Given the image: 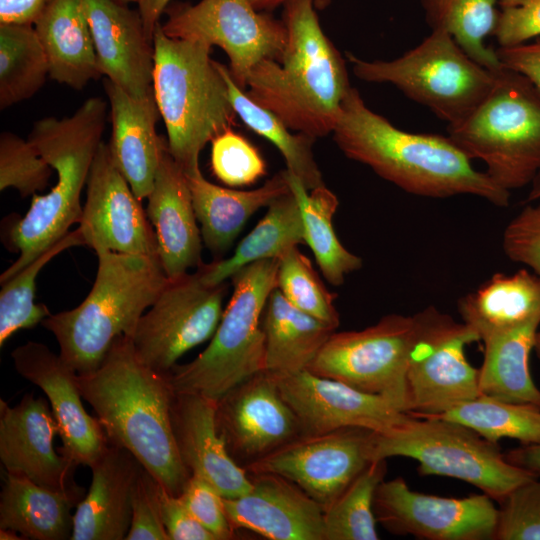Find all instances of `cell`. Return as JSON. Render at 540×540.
Returning <instances> with one entry per match:
<instances>
[{
  "label": "cell",
  "instance_id": "41",
  "mask_svg": "<svg viewBox=\"0 0 540 540\" xmlns=\"http://www.w3.org/2000/svg\"><path fill=\"white\" fill-rule=\"evenodd\" d=\"M386 460L370 462L324 511V540H377L374 497Z\"/></svg>",
  "mask_w": 540,
  "mask_h": 540
},
{
  "label": "cell",
  "instance_id": "51",
  "mask_svg": "<svg viewBox=\"0 0 540 540\" xmlns=\"http://www.w3.org/2000/svg\"><path fill=\"white\" fill-rule=\"evenodd\" d=\"M495 51L503 67L525 76L540 92V37Z\"/></svg>",
  "mask_w": 540,
  "mask_h": 540
},
{
  "label": "cell",
  "instance_id": "8",
  "mask_svg": "<svg viewBox=\"0 0 540 540\" xmlns=\"http://www.w3.org/2000/svg\"><path fill=\"white\" fill-rule=\"evenodd\" d=\"M278 260L251 263L232 275L233 292L206 349L165 374L174 392L218 400L253 375L265 371L262 314L277 287Z\"/></svg>",
  "mask_w": 540,
  "mask_h": 540
},
{
  "label": "cell",
  "instance_id": "43",
  "mask_svg": "<svg viewBox=\"0 0 540 540\" xmlns=\"http://www.w3.org/2000/svg\"><path fill=\"white\" fill-rule=\"evenodd\" d=\"M52 167L30 140L5 131L0 136V190L15 188L22 197L45 189Z\"/></svg>",
  "mask_w": 540,
  "mask_h": 540
},
{
  "label": "cell",
  "instance_id": "22",
  "mask_svg": "<svg viewBox=\"0 0 540 540\" xmlns=\"http://www.w3.org/2000/svg\"><path fill=\"white\" fill-rule=\"evenodd\" d=\"M249 476L248 493L223 497L234 530H250L271 540H324V511L301 488L272 473Z\"/></svg>",
  "mask_w": 540,
  "mask_h": 540
},
{
  "label": "cell",
  "instance_id": "50",
  "mask_svg": "<svg viewBox=\"0 0 540 540\" xmlns=\"http://www.w3.org/2000/svg\"><path fill=\"white\" fill-rule=\"evenodd\" d=\"M161 518L169 540H216L189 512L179 495L160 485Z\"/></svg>",
  "mask_w": 540,
  "mask_h": 540
},
{
  "label": "cell",
  "instance_id": "32",
  "mask_svg": "<svg viewBox=\"0 0 540 540\" xmlns=\"http://www.w3.org/2000/svg\"><path fill=\"white\" fill-rule=\"evenodd\" d=\"M265 371L275 376L307 370L336 328L294 307L276 287L262 314Z\"/></svg>",
  "mask_w": 540,
  "mask_h": 540
},
{
  "label": "cell",
  "instance_id": "47",
  "mask_svg": "<svg viewBox=\"0 0 540 540\" xmlns=\"http://www.w3.org/2000/svg\"><path fill=\"white\" fill-rule=\"evenodd\" d=\"M160 484L141 467L133 493L131 524L125 540H169L160 510Z\"/></svg>",
  "mask_w": 540,
  "mask_h": 540
},
{
  "label": "cell",
  "instance_id": "57",
  "mask_svg": "<svg viewBox=\"0 0 540 540\" xmlns=\"http://www.w3.org/2000/svg\"><path fill=\"white\" fill-rule=\"evenodd\" d=\"M534 350H535L536 355H537V357H538V359L540 361V329L538 330V332L536 334Z\"/></svg>",
  "mask_w": 540,
  "mask_h": 540
},
{
  "label": "cell",
  "instance_id": "21",
  "mask_svg": "<svg viewBox=\"0 0 540 540\" xmlns=\"http://www.w3.org/2000/svg\"><path fill=\"white\" fill-rule=\"evenodd\" d=\"M59 427L47 400L27 393L11 407L0 400V460L6 472L20 474L54 490L74 488L76 464L56 452Z\"/></svg>",
  "mask_w": 540,
  "mask_h": 540
},
{
  "label": "cell",
  "instance_id": "56",
  "mask_svg": "<svg viewBox=\"0 0 540 540\" xmlns=\"http://www.w3.org/2000/svg\"><path fill=\"white\" fill-rule=\"evenodd\" d=\"M540 199V173L534 178L530 184V190L527 195L526 201L533 202Z\"/></svg>",
  "mask_w": 540,
  "mask_h": 540
},
{
  "label": "cell",
  "instance_id": "14",
  "mask_svg": "<svg viewBox=\"0 0 540 540\" xmlns=\"http://www.w3.org/2000/svg\"><path fill=\"white\" fill-rule=\"evenodd\" d=\"M226 290L224 282L205 283L197 271L168 278L129 337L138 358L167 374L187 351L213 336L224 311Z\"/></svg>",
  "mask_w": 540,
  "mask_h": 540
},
{
  "label": "cell",
  "instance_id": "23",
  "mask_svg": "<svg viewBox=\"0 0 540 540\" xmlns=\"http://www.w3.org/2000/svg\"><path fill=\"white\" fill-rule=\"evenodd\" d=\"M101 75L134 96L152 88L154 43L139 12L115 0H83Z\"/></svg>",
  "mask_w": 540,
  "mask_h": 540
},
{
  "label": "cell",
  "instance_id": "39",
  "mask_svg": "<svg viewBox=\"0 0 540 540\" xmlns=\"http://www.w3.org/2000/svg\"><path fill=\"white\" fill-rule=\"evenodd\" d=\"M436 417L464 424L495 443L511 438L523 445L540 444V408L533 405L480 395Z\"/></svg>",
  "mask_w": 540,
  "mask_h": 540
},
{
  "label": "cell",
  "instance_id": "31",
  "mask_svg": "<svg viewBox=\"0 0 540 540\" xmlns=\"http://www.w3.org/2000/svg\"><path fill=\"white\" fill-rule=\"evenodd\" d=\"M462 322L484 338L540 320V277L527 269L494 274L458 301Z\"/></svg>",
  "mask_w": 540,
  "mask_h": 540
},
{
  "label": "cell",
  "instance_id": "7",
  "mask_svg": "<svg viewBox=\"0 0 540 540\" xmlns=\"http://www.w3.org/2000/svg\"><path fill=\"white\" fill-rule=\"evenodd\" d=\"M448 136L508 191L530 185L540 173V92L520 73L501 66L479 105Z\"/></svg>",
  "mask_w": 540,
  "mask_h": 540
},
{
  "label": "cell",
  "instance_id": "25",
  "mask_svg": "<svg viewBox=\"0 0 540 540\" xmlns=\"http://www.w3.org/2000/svg\"><path fill=\"white\" fill-rule=\"evenodd\" d=\"M146 215L154 229L158 257L166 276L176 278L199 267L202 236L197 226L192 196L183 169L164 147Z\"/></svg>",
  "mask_w": 540,
  "mask_h": 540
},
{
  "label": "cell",
  "instance_id": "15",
  "mask_svg": "<svg viewBox=\"0 0 540 540\" xmlns=\"http://www.w3.org/2000/svg\"><path fill=\"white\" fill-rule=\"evenodd\" d=\"M373 432L348 427L301 435L245 469L249 474L272 473L293 482L325 511L372 462Z\"/></svg>",
  "mask_w": 540,
  "mask_h": 540
},
{
  "label": "cell",
  "instance_id": "30",
  "mask_svg": "<svg viewBox=\"0 0 540 540\" xmlns=\"http://www.w3.org/2000/svg\"><path fill=\"white\" fill-rule=\"evenodd\" d=\"M34 27L53 80L81 90L101 76L83 0H53Z\"/></svg>",
  "mask_w": 540,
  "mask_h": 540
},
{
  "label": "cell",
  "instance_id": "33",
  "mask_svg": "<svg viewBox=\"0 0 540 540\" xmlns=\"http://www.w3.org/2000/svg\"><path fill=\"white\" fill-rule=\"evenodd\" d=\"M539 326L540 320H533L482 340L481 395L540 408V389L534 383L529 367Z\"/></svg>",
  "mask_w": 540,
  "mask_h": 540
},
{
  "label": "cell",
  "instance_id": "17",
  "mask_svg": "<svg viewBox=\"0 0 540 540\" xmlns=\"http://www.w3.org/2000/svg\"><path fill=\"white\" fill-rule=\"evenodd\" d=\"M86 186L78 227L84 245L96 253L158 257L154 229L140 200L115 165L108 143L100 144Z\"/></svg>",
  "mask_w": 540,
  "mask_h": 540
},
{
  "label": "cell",
  "instance_id": "44",
  "mask_svg": "<svg viewBox=\"0 0 540 540\" xmlns=\"http://www.w3.org/2000/svg\"><path fill=\"white\" fill-rule=\"evenodd\" d=\"M211 169L219 181L241 187L263 177L266 163L254 145L229 127L211 141Z\"/></svg>",
  "mask_w": 540,
  "mask_h": 540
},
{
  "label": "cell",
  "instance_id": "9",
  "mask_svg": "<svg viewBox=\"0 0 540 540\" xmlns=\"http://www.w3.org/2000/svg\"><path fill=\"white\" fill-rule=\"evenodd\" d=\"M371 461L407 457L423 476L455 478L499 502L537 475L511 464L497 443L472 428L444 418L416 417L384 432H373Z\"/></svg>",
  "mask_w": 540,
  "mask_h": 540
},
{
  "label": "cell",
  "instance_id": "3",
  "mask_svg": "<svg viewBox=\"0 0 540 540\" xmlns=\"http://www.w3.org/2000/svg\"><path fill=\"white\" fill-rule=\"evenodd\" d=\"M312 0H289L287 41L279 61L257 64L246 94L291 130L314 138L332 133L351 88L345 60L323 32Z\"/></svg>",
  "mask_w": 540,
  "mask_h": 540
},
{
  "label": "cell",
  "instance_id": "58",
  "mask_svg": "<svg viewBox=\"0 0 540 540\" xmlns=\"http://www.w3.org/2000/svg\"><path fill=\"white\" fill-rule=\"evenodd\" d=\"M115 1L126 4V5H128L129 3H132V2L133 3H138L139 2V0H115Z\"/></svg>",
  "mask_w": 540,
  "mask_h": 540
},
{
  "label": "cell",
  "instance_id": "26",
  "mask_svg": "<svg viewBox=\"0 0 540 540\" xmlns=\"http://www.w3.org/2000/svg\"><path fill=\"white\" fill-rule=\"evenodd\" d=\"M112 135L108 143L115 165L142 200L152 191L161 153L166 146L157 135L160 112L153 89L134 96L105 78Z\"/></svg>",
  "mask_w": 540,
  "mask_h": 540
},
{
  "label": "cell",
  "instance_id": "35",
  "mask_svg": "<svg viewBox=\"0 0 540 540\" xmlns=\"http://www.w3.org/2000/svg\"><path fill=\"white\" fill-rule=\"evenodd\" d=\"M287 173L290 189L300 207L305 244L313 252L324 278L331 285L340 286L346 275L359 270L363 262L342 245L334 230L338 198L325 185L307 190L295 176Z\"/></svg>",
  "mask_w": 540,
  "mask_h": 540
},
{
  "label": "cell",
  "instance_id": "24",
  "mask_svg": "<svg viewBox=\"0 0 540 540\" xmlns=\"http://www.w3.org/2000/svg\"><path fill=\"white\" fill-rule=\"evenodd\" d=\"M216 408L217 400L202 394L174 392L172 428L189 472L211 483L224 498H236L248 493L252 482L218 431Z\"/></svg>",
  "mask_w": 540,
  "mask_h": 540
},
{
  "label": "cell",
  "instance_id": "40",
  "mask_svg": "<svg viewBox=\"0 0 540 540\" xmlns=\"http://www.w3.org/2000/svg\"><path fill=\"white\" fill-rule=\"evenodd\" d=\"M79 228L69 232L59 242L2 282L0 292V346L17 331L29 329L51 315L46 305L35 303L36 279L41 269L64 250L82 246Z\"/></svg>",
  "mask_w": 540,
  "mask_h": 540
},
{
  "label": "cell",
  "instance_id": "16",
  "mask_svg": "<svg viewBox=\"0 0 540 540\" xmlns=\"http://www.w3.org/2000/svg\"><path fill=\"white\" fill-rule=\"evenodd\" d=\"M374 513L389 532L425 540H492L498 523V507L484 493L430 495L412 490L402 477L378 485Z\"/></svg>",
  "mask_w": 540,
  "mask_h": 540
},
{
  "label": "cell",
  "instance_id": "52",
  "mask_svg": "<svg viewBox=\"0 0 540 540\" xmlns=\"http://www.w3.org/2000/svg\"><path fill=\"white\" fill-rule=\"evenodd\" d=\"M53 0H0V24L35 25Z\"/></svg>",
  "mask_w": 540,
  "mask_h": 540
},
{
  "label": "cell",
  "instance_id": "29",
  "mask_svg": "<svg viewBox=\"0 0 540 540\" xmlns=\"http://www.w3.org/2000/svg\"><path fill=\"white\" fill-rule=\"evenodd\" d=\"M84 496L85 490L79 485L54 490L6 472L0 494V529L15 531L24 539L70 540L72 509Z\"/></svg>",
  "mask_w": 540,
  "mask_h": 540
},
{
  "label": "cell",
  "instance_id": "42",
  "mask_svg": "<svg viewBox=\"0 0 540 540\" xmlns=\"http://www.w3.org/2000/svg\"><path fill=\"white\" fill-rule=\"evenodd\" d=\"M277 288L297 309L337 328L340 323L335 293L329 291L298 247L278 260Z\"/></svg>",
  "mask_w": 540,
  "mask_h": 540
},
{
  "label": "cell",
  "instance_id": "27",
  "mask_svg": "<svg viewBox=\"0 0 540 540\" xmlns=\"http://www.w3.org/2000/svg\"><path fill=\"white\" fill-rule=\"evenodd\" d=\"M141 467L130 451L109 442L90 467L91 485L76 507L70 540L126 539L134 487Z\"/></svg>",
  "mask_w": 540,
  "mask_h": 540
},
{
  "label": "cell",
  "instance_id": "10",
  "mask_svg": "<svg viewBox=\"0 0 540 540\" xmlns=\"http://www.w3.org/2000/svg\"><path fill=\"white\" fill-rule=\"evenodd\" d=\"M346 56L357 78L394 85L448 125L467 117L495 83V71L474 61L443 30H431L415 48L392 60Z\"/></svg>",
  "mask_w": 540,
  "mask_h": 540
},
{
  "label": "cell",
  "instance_id": "18",
  "mask_svg": "<svg viewBox=\"0 0 540 540\" xmlns=\"http://www.w3.org/2000/svg\"><path fill=\"white\" fill-rule=\"evenodd\" d=\"M216 424L232 458L245 467L302 435L276 377L266 371L217 400Z\"/></svg>",
  "mask_w": 540,
  "mask_h": 540
},
{
  "label": "cell",
  "instance_id": "54",
  "mask_svg": "<svg viewBox=\"0 0 540 540\" xmlns=\"http://www.w3.org/2000/svg\"><path fill=\"white\" fill-rule=\"evenodd\" d=\"M171 0H139L138 12L142 18L146 33L153 39L159 18L167 9Z\"/></svg>",
  "mask_w": 540,
  "mask_h": 540
},
{
  "label": "cell",
  "instance_id": "6",
  "mask_svg": "<svg viewBox=\"0 0 540 540\" xmlns=\"http://www.w3.org/2000/svg\"><path fill=\"white\" fill-rule=\"evenodd\" d=\"M153 43L154 96L165 123L169 152L187 172L199 167L203 148L234 124L236 112L226 80L210 57L211 46L169 37L160 22Z\"/></svg>",
  "mask_w": 540,
  "mask_h": 540
},
{
  "label": "cell",
  "instance_id": "5",
  "mask_svg": "<svg viewBox=\"0 0 540 540\" xmlns=\"http://www.w3.org/2000/svg\"><path fill=\"white\" fill-rule=\"evenodd\" d=\"M96 254L97 274L87 297L41 323L55 336L61 358L78 374L97 369L119 336H132L168 281L158 257Z\"/></svg>",
  "mask_w": 540,
  "mask_h": 540
},
{
  "label": "cell",
  "instance_id": "34",
  "mask_svg": "<svg viewBox=\"0 0 540 540\" xmlns=\"http://www.w3.org/2000/svg\"><path fill=\"white\" fill-rule=\"evenodd\" d=\"M299 244H305L303 220L297 198L290 191L268 206L266 214L239 242L230 257L202 263L197 272L205 283L221 284L251 263L280 260Z\"/></svg>",
  "mask_w": 540,
  "mask_h": 540
},
{
  "label": "cell",
  "instance_id": "4",
  "mask_svg": "<svg viewBox=\"0 0 540 540\" xmlns=\"http://www.w3.org/2000/svg\"><path fill=\"white\" fill-rule=\"evenodd\" d=\"M107 103L88 98L66 118H43L34 123L28 137L57 173L50 192L34 194L27 213L9 230V243L19 253L0 277L11 278L44 251L59 242L83 213L80 198L95 155L102 143Z\"/></svg>",
  "mask_w": 540,
  "mask_h": 540
},
{
  "label": "cell",
  "instance_id": "28",
  "mask_svg": "<svg viewBox=\"0 0 540 540\" xmlns=\"http://www.w3.org/2000/svg\"><path fill=\"white\" fill-rule=\"evenodd\" d=\"M205 246L221 258L248 219L260 208L291 191L287 170L276 173L253 190L224 188L209 182L197 167L184 172Z\"/></svg>",
  "mask_w": 540,
  "mask_h": 540
},
{
  "label": "cell",
  "instance_id": "49",
  "mask_svg": "<svg viewBox=\"0 0 540 540\" xmlns=\"http://www.w3.org/2000/svg\"><path fill=\"white\" fill-rule=\"evenodd\" d=\"M493 33L499 47L522 44L540 37V0H498Z\"/></svg>",
  "mask_w": 540,
  "mask_h": 540
},
{
  "label": "cell",
  "instance_id": "38",
  "mask_svg": "<svg viewBox=\"0 0 540 540\" xmlns=\"http://www.w3.org/2000/svg\"><path fill=\"white\" fill-rule=\"evenodd\" d=\"M49 76V63L34 25L0 24V108L35 95Z\"/></svg>",
  "mask_w": 540,
  "mask_h": 540
},
{
  "label": "cell",
  "instance_id": "19",
  "mask_svg": "<svg viewBox=\"0 0 540 540\" xmlns=\"http://www.w3.org/2000/svg\"><path fill=\"white\" fill-rule=\"evenodd\" d=\"M275 377L299 421L302 435L348 427L384 432L413 417L385 396L360 391L308 370Z\"/></svg>",
  "mask_w": 540,
  "mask_h": 540
},
{
  "label": "cell",
  "instance_id": "20",
  "mask_svg": "<svg viewBox=\"0 0 540 540\" xmlns=\"http://www.w3.org/2000/svg\"><path fill=\"white\" fill-rule=\"evenodd\" d=\"M11 357L18 374L47 396L59 427V452L76 465L91 467L109 445L97 417L84 408L77 372L45 344L28 341Z\"/></svg>",
  "mask_w": 540,
  "mask_h": 540
},
{
  "label": "cell",
  "instance_id": "1",
  "mask_svg": "<svg viewBox=\"0 0 540 540\" xmlns=\"http://www.w3.org/2000/svg\"><path fill=\"white\" fill-rule=\"evenodd\" d=\"M332 134L347 158L408 193L430 198L473 195L497 207L509 205L510 191L475 169L449 136L395 127L372 111L356 88L343 99Z\"/></svg>",
  "mask_w": 540,
  "mask_h": 540
},
{
  "label": "cell",
  "instance_id": "13",
  "mask_svg": "<svg viewBox=\"0 0 540 540\" xmlns=\"http://www.w3.org/2000/svg\"><path fill=\"white\" fill-rule=\"evenodd\" d=\"M163 32L172 38L220 47L230 74L242 90L253 68L263 60L279 61L287 41L283 20L257 10L250 0H200L168 6Z\"/></svg>",
  "mask_w": 540,
  "mask_h": 540
},
{
  "label": "cell",
  "instance_id": "12",
  "mask_svg": "<svg viewBox=\"0 0 540 540\" xmlns=\"http://www.w3.org/2000/svg\"><path fill=\"white\" fill-rule=\"evenodd\" d=\"M417 335L406 374L409 414L440 416L481 395L479 369L467 360V345L480 341L463 322L429 306L414 314Z\"/></svg>",
  "mask_w": 540,
  "mask_h": 540
},
{
  "label": "cell",
  "instance_id": "11",
  "mask_svg": "<svg viewBox=\"0 0 540 540\" xmlns=\"http://www.w3.org/2000/svg\"><path fill=\"white\" fill-rule=\"evenodd\" d=\"M416 335L415 315L389 314L363 330L333 332L307 370L385 396L409 413L406 374Z\"/></svg>",
  "mask_w": 540,
  "mask_h": 540
},
{
  "label": "cell",
  "instance_id": "53",
  "mask_svg": "<svg viewBox=\"0 0 540 540\" xmlns=\"http://www.w3.org/2000/svg\"><path fill=\"white\" fill-rule=\"evenodd\" d=\"M511 464L540 477V444H521L504 454Z\"/></svg>",
  "mask_w": 540,
  "mask_h": 540
},
{
  "label": "cell",
  "instance_id": "36",
  "mask_svg": "<svg viewBox=\"0 0 540 540\" xmlns=\"http://www.w3.org/2000/svg\"><path fill=\"white\" fill-rule=\"evenodd\" d=\"M224 76L230 101L236 115L256 134L270 141L281 153L286 170L295 176L307 190L324 186L322 173L314 159L312 146L316 138L291 129L273 112L252 100L237 86L229 68L217 62Z\"/></svg>",
  "mask_w": 540,
  "mask_h": 540
},
{
  "label": "cell",
  "instance_id": "48",
  "mask_svg": "<svg viewBox=\"0 0 540 540\" xmlns=\"http://www.w3.org/2000/svg\"><path fill=\"white\" fill-rule=\"evenodd\" d=\"M505 255L540 277V204L525 206L505 227Z\"/></svg>",
  "mask_w": 540,
  "mask_h": 540
},
{
  "label": "cell",
  "instance_id": "45",
  "mask_svg": "<svg viewBox=\"0 0 540 540\" xmlns=\"http://www.w3.org/2000/svg\"><path fill=\"white\" fill-rule=\"evenodd\" d=\"M495 540H540V481L517 486L499 502Z\"/></svg>",
  "mask_w": 540,
  "mask_h": 540
},
{
  "label": "cell",
  "instance_id": "37",
  "mask_svg": "<svg viewBox=\"0 0 540 540\" xmlns=\"http://www.w3.org/2000/svg\"><path fill=\"white\" fill-rule=\"evenodd\" d=\"M431 30L448 32L477 63L496 71L502 65L496 51L485 45L494 33L499 9L496 0H420Z\"/></svg>",
  "mask_w": 540,
  "mask_h": 540
},
{
  "label": "cell",
  "instance_id": "2",
  "mask_svg": "<svg viewBox=\"0 0 540 540\" xmlns=\"http://www.w3.org/2000/svg\"><path fill=\"white\" fill-rule=\"evenodd\" d=\"M76 379L109 442L126 448L163 488L180 495L191 473L177 448L171 421L174 390L166 375L145 365L131 339L122 335L97 369L77 373Z\"/></svg>",
  "mask_w": 540,
  "mask_h": 540
},
{
  "label": "cell",
  "instance_id": "55",
  "mask_svg": "<svg viewBox=\"0 0 540 540\" xmlns=\"http://www.w3.org/2000/svg\"><path fill=\"white\" fill-rule=\"evenodd\" d=\"M253 6L259 10L266 12L272 10L280 5H284L289 0H250ZM317 10H323L327 8L332 0H312Z\"/></svg>",
  "mask_w": 540,
  "mask_h": 540
},
{
  "label": "cell",
  "instance_id": "46",
  "mask_svg": "<svg viewBox=\"0 0 540 540\" xmlns=\"http://www.w3.org/2000/svg\"><path fill=\"white\" fill-rule=\"evenodd\" d=\"M179 496L193 517L216 540L233 538L235 530L226 514L223 496L211 483L191 474Z\"/></svg>",
  "mask_w": 540,
  "mask_h": 540
}]
</instances>
